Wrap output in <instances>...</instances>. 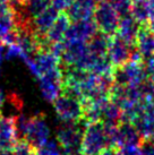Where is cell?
Instances as JSON below:
<instances>
[{"instance_id": "5bb4252c", "label": "cell", "mask_w": 154, "mask_h": 155, "mask_svg": "<svg viewBox=\"0 0 154 155\" xmlns=\"http://www.w3.org/2000/svg\"><path fill=\"white\" fill-rule=\"evenodd\" d=\"M60 12L53 6H50L44 12L38 14V16H35L31 19V25L32 30L35 34L38 35H45L49 28L52 26V24L56 22V19L60 15Z\"/></svg>"}, {"instance_id": "8992f818", "label": "cell", "mask_w": 154, "mask_h": 155, "mask_svg": "<svg viewBox=\"0 0 154 155\" xmlns=\"http://www.w3.org/2000/svg\"><path fill=\"white\" fill-rule=\"evenodd\" d=\"M23 139H25L34 148L42 146L50 139V129L44 114L41 113L34 117H28Z\"/></svg>"}, {"instance_id": "d590c367", "label": "cell", "mask_w": 154, "mask_h": 155, "mask_svg": "<svg viewBox=\"0 0 154 155\" xmlns=\"http://www.w3.org/2000/svg\"><path fill=\"white\" fill-rule=\"evenodd\" d=\"M95 1H96V2H99V1H102V0H95Z\"/></svg>"}, {"instance_id": "ac0fdd59", "label": "cell", "mask_w": 154, "mask_h": 155, "mask_svg": "<svg viewBox=\"0 0 154 155\" xmlns=\"http://www.w3.org/2000/svg\"><path fill=\"white\" fill-rule=\"evenodd\" d=\"M110 38H111V36H109V35L104 34V33H101V32L98 31V32L86 42L87 49H89V51H90L91 54L94 57L107 56Z\"/></svg>"}, {"instance_id": "e575fe53", "label": "cell", "mask_w": 154, "mask_h": 155, "mask_svg": "<svg viewBox=\"0 0 154 155\" xmlns=\"http://www.w3.org/2000/svg\"><path fill=\"white\" fill-rule=\"evenodd\" d=\"M2 48V42H1V40H0V49Z\"/></svg>"}, {"instance_id": "ffe728a7", "label": "cell", "mask_w": 154, "mask_h": 155, "mask_svg": "<svg viewBox=\"0 0 154 155\" xmlns=\"http://www.w3.org/2000/svg\"><path fill=\"white\" fill-rule=\"evenodd\" d=\"M19 2L30 18L38 16L51 6V0H19Z\"/></svg>"}, {"instance_id": "8d00e7d4", "label": "cell", "mask_w": 154, "mask_h": 155, "mask_svg": "<svg viewBox=\"0 0 154 155\" xmlns=\"http://www.w3.org/2000/svg\"><path fill=\"white\" fill-rule=\"evenodd\" d=\"M130 1H132V2H133V1H135V0H130Z\"/></svg>"}, {"instance_id": "4fadbf2b", "label": "cell", "mask_w": 154, "mask_h": 155, "mask_svg": "<svg viewBox=\"0 0 154 155\" xmlns=\"http://www.w3.org/2000/svg\"><path fill=\"white\" fill-rule=\"evenodd\" d=\"M129 15L141 26H154V8L150 0L133 1Z\"/></svg>"}, {"instance_id": "9c48e42d", "label": "cell", "mask_w": 154, "mask_h": 155, "mask_svg": "<svg viewBox=\"0 0 154 155\" xmlns=\"http://www.w3.org/2000/svg\"><path fill=\"white\" fill-rule=\"evenodd\" d=\"M26 64L28 65L31 71L36 77H40L43 74L59 67L60 61L49 50H38Z\"/></svg>"}, {"instance_id": "836d02e7", "label": "cell", "mask_w": 154, "mask_h": 155, "mask_svg": "<svg viewBox=\"0 0 154 155\" xmlns=\"http://www.w3.org/2000/svg\"><path fill=\"white\" fill-rule=\"evenodd\" d=\"M150 2H151V5H152V7L154 8V0H150Z\"/></svg>"}, {"instance_id": "e0dca14e", "label": "cell", "mask_w": 154, "mask_h": 155, "mask_svg": "<svg viewBox=\"0 0 154 155\" xmlns=\"http://www.w3.org/2000/svg\"><path fill=\"white\" fill-rule=\"evenodd\" d=\"M69 25H70L69 18L65 15V13H61L45 34L49 42L50 43H57V42L64 41L65 35H66V32L68 30Z\"/></svg>"}, {"instance_id": "484cf974", "label": "cell", "mask_w": 154, "mask_h": 155, "mask_svg": "<svg viewBox=\"0 0 154 155\" xmlns=\"http://www.w3.org/2000/svg\"><path fill=\"white\" fill-rule=\"evenodd\" d=\"M144 62H145L144 66H145V69H146L147 78L154 84V57H152V58H150V59L145 60Z\"/></svg>"}, {"instance_id": "f546056e", "label": "cell", "mask_w": 154, "mask_h": 155, "mask_svg": "<svg viewBox=\"0 0 154 155\" xmlns=\"http://www.w3.org/2000/svg\"><path fill=\"white\" fill-rule=\"evenodd\" d=\"M4 101H5L4 93H2V91L0 90V108H1V107H2V104H4Z\"/></svg>"}, {"instance_id": "277c9868", "label": "cell", "mask_w": 154, "mask_h": 155, "mask_svg": "<svg viewBox=\"0 0 154 155\" xmlns=\"http://www.w3.org/2000/svg\"><path fill=\"white\" fill-rule=\"evenodd\" d=\"M92 18L98 27L99 32L104 33L109 36H112L117 33L120 15L112 8L107 0L96 2Z\"/></svg>"}, {"instance_id": "7c38bea8", "label": "cell", "mask_w": 154, "mask_h": 155, "mask_svg": "<svg viewBox=\"0 0 154 155\" xmlns=\"http://www.w3.org/2000/svg\"><path fill=\"white\" fill-rule=\"evenodd\" d=\"M95 6V0H73V2L64 13L70 22L89 19L93 17Z\"/></svg>"}, {"instance_id": "8fae6325", "label": "cell", "mask_w": 154, "mask_h": 155, "mask_svg": "<svg viewBox=\"0 0 154 155\" xmlns=\"http://www.w3.org/2000/svg\"><path fill=\"white\" fill-rule=\"evenodd\" d=\"M18 140L16 117L0 116V150H13Z\"/></svg>"}, {"instance_id": "4316f807", "label": "cell", "mask_w": 154, "mask_h": 155, "mask_svg": "<svg viewBox=\"0 0 154 155\" xmlns=\"http://www.w3.org/2000/svg\"><path fill=\"white\" fill-rule=\"evenodd\" d=\"M73 0H51V5L59 10L60 13H64L66 9L68 8Z\"/></svg>"}, {"instance_id": "f1b7e54d", "label": "cell", "mask_w": 154, "mask_h": 155, "mask_svg": "<svg viewBox=\"0 0 154 155\" xmlns=\"http://www.w3.org/2000/svg\"><path fill=\"white\" fill-rule=\"evenodd\" d=\"M99 155H118V151L115 147H108L105 150H103Z\"/></svg>"}, {"instance_id": "d4e9b609", "label": "cell", "mask_w": 154, "mask_h": 155, "mask_svg": "<svg viewBox=\"0 0 154 155\" xmlns=\"http://www.w3.org/2000/svg\"><path fill=\"white\" fill-rule=\"evenodd\" d=\"M118 155H141L139 146H122L117 148Z\"/></svg>"}, {"instance_id": "1f68e13d", "label": "cell", "mask_w": 154, "mask_h": 155, "mask_svg": "<svg viewBox=\"0 0 154 155\" xmlns=\"http://www.w3.org/2000/svg\"><path fill=\"white\" fill-rule=\"evenodd\" d=\"M15 0H0V2H6V4H12Z\"/></svg>"}, {"instance_id": "cb8c5ba5", "label": "cell", "mask_w": 154, "mask_h": 155, "mask_svg": "<svg viewBox=\"0 0 154 155\" xmlns=\"http://www.w3.org/2000/svg\"><path fill=\"white\" fill-rule=\"evenodd\" d=\"M107 1L120 16L127 15L130 12V7H132L130 0H107Z\"/></svg>"}, {"instance_id": "83f0119b", "label": "cell", "mask_w": 154, "mask_h": 155, "mask_svg": "<svg viewBox=\"0 0 154 155\" xmlns=\"http://www.w3.org/2000/svg\"><path fill=\"white\" fill-rule=\"evenodd\" d=\"M9 12H12V7H10V4L0 2V18L4 17L5 15H7Z\"/></svg>"}, {"instance_id": "44dd1931", "label": "cell", "mask_w": 154, "mask_h": 155, "mask_svg": "<svg viewBox=\"0 0 154 155\" xmlns=\"http://www.w3.org/2000/svg\"><path fill=\"white\" fill-rule=\"evenodd\" d=\"M14 30H15V19L12 9V12H9L7 15L0 18V40Z\"/></svg>"}, {"instance_id": "30bf717a", "label": "cell", "mask_w": 154, "mask_h": 155, "mask_svg": "<svg viewBox=\"0 0 154 155\" xmlns=\"http://www.w3.org/2000/svg\"><path fill=\"white\" fill-rule=\"evenodd\" d=\"M96 32L98 27L95 25L93 18L70 22V25L65 35V40H78L87 42Z\"/></svg>"}, {"instance_id": "2e32d148", "label": "cell", "mask_w": 154, "mask_h": 155, "mask_svg": "<svg viewBox=\"0 0 154 155\" xmlns=\"http://www.w3.org/2000/svg\"><path fill=\"white\" fill-rule=\"evenodd\" d=\"M139 28H141V25L129 14H127L124 16H120L119 25H118V30L116 34L120 39L126 41L127 43L135 45V41L139 32Z\"/></svg>"}, {"instance_id": "9a60e30c", "label": "cell", "mask_w": 154, "mask_h": 155, "mask_svg": "<svg viewBox=\"0 0 154 155\" xmlns=\"http://www.w3.org/2000/svg\"><path fill=\"white\" fill-rule=\"evenodd\" d=\"M135 47L141 53L143 61L154 57V31L149 26H141L137 34Z\"/></svg>"}, {"instance_id": "5b68a950", "label": "cell", "mask_w": 154, "mask_h": 155, "mask_svg": "<svg viewBox=\"0 0 154 155\" xmlns=\"http://www.w3.org/2000/svg\"><path fill=\"white\" fill-rule=\"evenodd\" d=\"M57 116L62 121H76L83 117L82 100L61 93L52 101Z\"/></svg>"}, {"instance_id": "603a6c76", "label": "cell", "mask_w": 154, "mask_h": 155, "mask_svg": "<svg viewBox=\"0 0 154 155\" xmlns=\"http://www.w3.org/2000/svg\"><path fill=\"white\" fill-rule=\"evenodd\" d=\"M36 155H61L59 151V145L58 143L53 140H48L42 146L36 148Z\"/></svg>"}, {"instance_id": "ba28073f", "label": "cell", "mask_w": 154, "mask_h": 155, "mask_svg": "<svg viewBox=\"0 0 154 155\" xmlns=\"http://www.w3.org/2000/svg\"><path fill=\"white\" fill-rule=\"evenodd\" d=\"M135 45L127 43L126 41L120 39L117 34L110 38L109 47H108L107 56L113 67H118L126 64L130 59V53Z\"/></svg>"}, {"instance_id": "52a82bcc", "label": "cell", "mask_w": 154, "mask_h": 155, "mask_svg": "<svg viewBox=\"0 0 154 155\" xmlns=\"http://www.w3.org/2000/svg\"><path fill=\"white\" fill-rule=\"evenodd\" d=\"M38 78L40 90L42 92L43 96L49 102H52L60 94L61 88H62V84H64L60 67L52 69L50 71L41 75Z\"/></svg>"}, {"instance_id": "6da1fadb", "label": "cell", "mask_w": 154, "mask_h": 155, "mask_svg": "<svg viewBox=\"0 0 154 155\" xmlns=\"http://www.w3.org/2000/svg\"><path fill=\"white\" fill-rule=\"evenodd\" d=\"M87 125L83 118L76 121H62L57 129L56 140L61 155H83L82 140Z\"/></svg>"}, {"instance_id": "3957f363", "label": "cell", "mask_w": 154, "mask_h": 155, "mask_svg": "<svg viewBox=\"0 0 154 155\" xmlns=\"http://www.w3.org/2000/svg\"><path fill=\"white\" fill-rule=\"evenodd\" d=\"M113 83L121 86L138 85L147 79V74L142 61H127L126 64L112 69Z\"/></svg>"}, {"instance_id": "4dcf8cb0", "label": "cell", "mask_w": 154, "mask_h": 155, "mask_svg": "<svg viewBox=\"0 0 154 155\" xmlns=\"http://www.w3.org/2000/svg\"><path fill=\"white\" fill-rule=\"evenodd\" d=\"M4 48H1L0 49V64H1V61H2V58H4Z\"/></svg>"}, {"instance_id": "7402d4cb", "label": "cell", "mask_w": 154, "mask_h": 155, "mask_svg": "<svg viewBox=\"0 0 154 155\" xmlns=\"http://www.w3.org/2000/svg\"><path fill=\"white\" fill-rule=\"evenodd\" d=\"M13 155H36V148L30 145L25 139H19L13 148Z\"/></svg>"}, {"instance_id": "d6a6232c", "label": "cell", "mask_w": 154, "mask_h": 155, "mask_svg": "<svg viewBox=\"0 0 154 155\" xmlns=\"http://www.w3.org/2000/svg\"><path fill=\"white\" fill-rule=\"evenodd\" d=\"M150 101H151V102H152V104H153V105H154V94H153V96H152V99H151Z\"/></svg>"}, {"instance_id": "7a4b0ae2", "label": "cell", "mask_w": 154, "mask_h": 155, "mask_svg": "<svg viewBox=\"0 0 154 155\" xmlns=\"http://www.w3.org/2000/svg\"><path fill=\"white\" fill-rule=\"evenodd\" d=\"M110 147L108 128L101 121L87 124L83 134V155H99L103 150Z\"/></svg>"}, {"instance_id": "d6986e66", "label": "cell", "mask_w": 154, "mask_h": 155, "mask_svg": "<svg viewBox=\"0 0 154 155\" xmlns=\"http://www.w3.org/2000/svg\"><path fill=\"white\" fill-rule=\"evenodd\" d=\"M100 121L108 127L118 126L121 122V109L109 100L102 108Z\"/></svg>"}]
</instances>
